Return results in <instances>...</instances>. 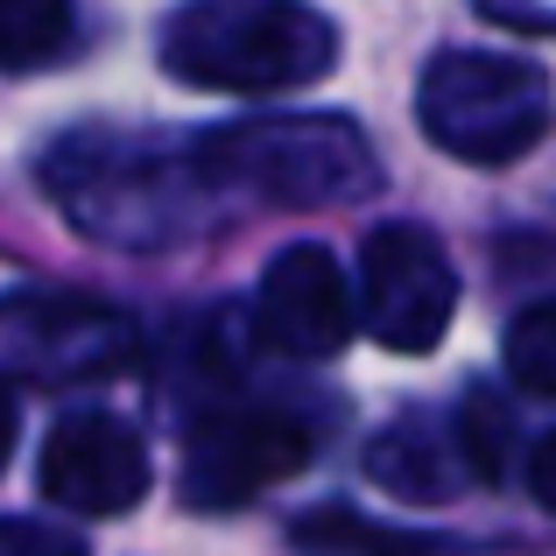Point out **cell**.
I'll return each instance as SVG.
<instances>
[{
	"label": "cell",
	"mask_w": 556,
	"mask_h": 556,
	"mask_svg": "<svg viewBox=\"0 0 556 556\" xmlns=\"http://www.w3.org/2000/svg\"><path fill=\"white\" fill-rule=\"evenodd\" d=\"M42 190L99 247H169L204 226L212 177L198 149H169L121 127H78L42 149Z\"/></svg>",
	"instance_id": "6da1fadb"
},
{
	"label": "cell",
	"mask_w": 556,
	"mask_h": 556,
	"mask_svg": "<svg viewBox=\"0 0 556 556\" xmlns=\"http://www.w3.org/2000/svg\"><path fill=\"white\" fill-rule=\"evenodd\" d=\"M163 64L198 92H289L339 64V28L311 0H184Z\"/></svg>",
	"instance_id": "7a4b0ae2"
},
{
	"label": "cell",
	"mask_w": 556,
	"mask_h": 556,
	"mask_svg": "<svg viewBox=\"0 0 556 556\" xmlns=\"http://www.w3.org/2000/svg\"><path fill=\"white\" fill-rule=\"evenodd\" d=\"M212 184H240L268 204H353L380 184L374 141L345 113H261V121L218 127V135L190 141Z\"/></svg>",
	"instance_id": "3957f363"
},
{
	"label": "cell",
	"mask_w": 556,
	"mask_h": 556,
	"mask_svg": "<svg viewBox=\"0 0 556 556\" xmlns=\"http://www.w3.org/2000/svg\"><path fill=\"white\" fill-rule=\"evenodd\" d=\"M556 92L535 64L493 50H444L416 85V121L444 155L472 169H507L549 135Z\"/></svg>",
	"instance_id": "277c9868"
},
{
	"label": "cell",
	"mask_w": 556,
	"mask_h": 556,
	"mask_svg": "<svg viewBox=\"0 0 556 556\" xmlns=\"http://www.w3.org/2000/svg\"><path fill=\"white\" fill-rule=\"evenodd\" d=\"M141 353L135 317L99 296H0V388H92Z\"/></svg>",
	"instance_id": "5b68a950"
},
{
	"label": "cell",
	"mask_w": 556,
	"mask_h": 556,
	"mask_svg": "<svg viewBox=\"0 0 556 556\" xmlns=\"http://www.w3.org/2000/svg\"><path fill=\"white\" fill-rule=\"evenodd\" d=\"M359 325L388 353H430L458 317V275L451 254L422 226H380L359 247V289H353Z\"/></svg>",
	"instance_id": "8992f818"
},
{
	"label": "cell",
	"mask_w": 556,
	"mask_h": 556,
	"mask_svg": "<svg viewBox=\"0 0 556 556\" xmlns=\"http://www.w3.org/2000/svg\"><path fill=\"white\" fill-rule=\"evenodd\" d=\"M311 465V422L289 408H218L184 444V501L190 507H240L282 486Z\"/></svg>",
	"instance_id": "52a82bcc"
},
{
	"label": "cell",
	"mask_w": 556,
	"mask_h": 556,
	"mask_svg": "<svg viewBox=\"0 0 556 556\" xmlns=\"http://www.w3.org/2000/svg\"><path fill=\"white\" fill-rule=\"evenodd\" d=\"M36 486H42V501H56L64 515H92V521L127 515V507L149 501V451H141V437L127 430L121 416L78 408V416H64L50 430Z\"/></svg>",
	"instance_id": "ba28073f"
},
{
	"label": "cell",
	"mask_w": 556,
	"mask_h": 556,
	"mask_svg": "<svg viewBox=\"0 0 556 556\" xmlns=\"http://www.w3.org/2000/svg\"><path fill=\"white\" fill-rule=\"evenodd\" d=\"M254 325L275 353L289 359H331L345 353L359 311H353V289H345V268L331 247L296 240L268 261L261 275V296H254Z\"/></svg>",
	"instance_id": "9c48e42d"
},
{
	"label": "cell",
	"mask_w": 556,
	"mask_h": 556,
	"mask_svg": "<svg viewBox=\"0 0 556 556\" xmlns=\"http://www.w3.org/2000/svg\"><path fill=\"white\" fill-rule=\"evenodd\" d=\"M367 479L388 486L394 501H451L458 479H465V465H458V444H444L430 422H394V430L374 437Z\"/></svg>",
	"instance_id": "30bf717a"
},
{
	"label": "cell",
	"mask_w": 556,
	"mask_h": 556,
	"mask_svg": "<svg viewBox=\"0 0 556 556\" xmlns=\"http://www.w3.org/2000/svg\"><path fill=\"white\" fill-rule=\"evenodd\" d=\"M78 28L71 0H0V71H42Z\"/></svg>",
	"instance_id": "8fae6325"
},
{
	"label": "cell",
	"mask_w": 556,
	"mask_h": 556,
	"mask_svg": "<svg viewBox=\"0 0 556 556\" xmlns=\"http://www.w3.org/2000/svg\"><path fill=\"white\" fill-rule=\"evenodd\" d=\"M501 353H507V374H515V388L549 394V402H556V296L529 303V311L507 325Z\"/></svg>",
	"instance_id": "7c38bea8"
},
{
	"label": "cell",
	"mask_w": 556,
	"mask_h": 556,
	"mask_svg": "<svg viewBox=\"0 0 556 556\" xmlns=\"http://www.w3.org/2000/svg\"><path fill=\"white\" fill-rule=\"evenodd\" d=\"M303 549H359V556H430L422 535H380V529H359L353 507H317L311 521L296 529Z\"/></svg>",
	"instance_id": "4fadbf2b"
},
{
	"label": "cell",
	"mask_w": 556,
	"mask_h": 556,
	"mask_svg": "<svg viewBox=\"0 0 556 556\" xmlns=\"http://www.w3.org/2000/svg\"><path fill=\"white\" fill-rule=\"evenodd\" d=\"M458 458L472 465L479 479H501L507 465V402L493 388L465 394V416H458Z\"/></svg>",
	"instance_id": "5bb4252c"
},
{
	"label": "cell",
	"mask_w": 556,
	"mask_h": 556,
	"mask_svg": "<svg viewBox=\"0 0 556 556\" xmlns=\"http://www.w3.org/2000/svg\"><path fill=\"white\" fill-rule=\"evenodd\" d=\"M0 556H85V543L56 521H28V515H0Z\"/></svg>",
	"instance_id": "9a60e30c"
},
{
	"label": "cell",
	"mask_w": 556,
	"mask_h": 556,
	"mask_svg": "<svg viewBox=\"0 0 556 556\" xmlns=\"http://www.w3.org/2000/svg\"><path fill=\"white\" fill-rule=\"evenodd\" d=\"M479 14L515 36H556V0H479Z\"/></svg>",
	"instance_id": "2e32d148"
},
{
	"label": "cell",
	"mask_w": 556,
	"mask_h": 556,
	"mask_svg": "<svg viewBox=\"0 0 556 556\" xmlns=\"http://www.w3.org/2000/svg\"><path fill=\"white\" fill-rule=\"evenodd\" d=\"M529 493H535V501H543L549 515H556V430H549L543 444L529 451Z\"/></svg>",
	"instance_id": "e0dca14e"
},
{
	"label": "cell",
	"mask_w": 556,
	"mask_h": 556,
	"mask_svg": "<svg viewBox=\"0 0 556 556\" xmlns=\"http://www.w3.org/2000/svg\"><path fill=\"white\" fill-rule=\"evenodd\" d=\"M8 451H14V402H8V388H0V465H8Z\"/></svg>",
	"instance_id": "ac0fdd59"
}]
</instances>
